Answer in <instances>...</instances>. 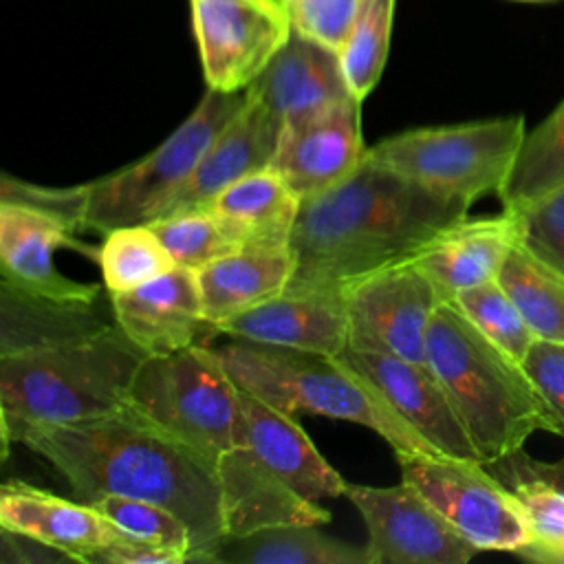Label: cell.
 I'll use <instances>...</instances> for the list:
<instances>
[{"instance_id":"obj_26","label":"cell","mask_w":564,"mask_h":564,"mask_svg":"<svg viewBox=\"0 0 564 564\" xmlns=\"http://www.w3.org/2000/svg\"><path fill=\"white\" fill-rule=\"evenodd\" d=\"M95 302L51 300L24 293L0 280V357L93 337L112 324Z\"/></svg>"},{"instance_id":"obj_6","label":"cell","mask_w":564,"mask_h":564,"mask_svg":"<svg viewBox=\"0 0 564 564\" xmlns=\"http://www.w3.org/2000/svg\"><path fill=\"white\" fill-rule=\"evenodd\" d=\"M128 408L214 467L242 438V390L212 346L145 357Z\"/></svg>"},{"instance_id":"obj_9","label":"cell","mask_w":564,"mask_h":564,"mask_svg":"<svg viewBox=\"0 0 564 564\" xmlns=\"http://www.w3.org/2000/svg\"><path fill=\"white\" fill-rule=\"evenodd\" d=\"M401 480L478 551L520 553L531 542L529 524L507 487L476 460L430 452H394Z\"/></svg>"},{"instance_id":"obj_11","label":"cell","mask_w":564,"mask_h":564,"mask_svg":"<svg viewBox=\"0 0 564 564\" xmlns=\"http://www.w3.org/2000/svg\"><path fill=\"white\" fill-rule=\"evenodd\" d=\"M368 531L372 564H465L478 549L469 544L416 487L346 485Z\"/></svg>"},{"instance_id":"obj_5","label":"cell","mask_w":564,"mask_h":564,"mask_svg":"<svg viewBox=\"0 0 564 564\" xmlns=\"http://www.w3.org/2000/svg\"><path fill=\"white\" fill-rule=\"evenodd\" d=\"M240 390L286 414H322L377 432L394 452L438 454L335 355L229 337L212 346Z\"/></svg>"},{"instance_id":"obj_20","label":"cell","mask_w":564,"mask_h":564,"mask_svg":"<svg viewBox=\"0 0 564 564\" xmlns=\"http://www.w3.org/2000/svg\"><path fill=\"white\" fill-rule=\"evenodd\" d=\"M518 240L520 223L511 212L465 216L441 229L414 253L412 262L432 280L441 302H452L456 293L496 280Z\"/></svg>"},{"instance_id":"obj_14","label":"cell","mask_w":564,"mask_h":564,"mask_svg":"<svg viewBox=\"0 0 564 564\" xmlns=\"http://www.w3.org/2000/svg\"><path fill=\"white\" fill-rule=\"evenodd\" d=\"M359 106L348 97L282 128L271 165L300 200L341 183L364 161Z\"/></svg>"},{"instance_id":"obj_27","label":"cell","mask_w":564,"mask_h":564,"mask_svg":"<svg viewBox=\"0 0 564 564\" xmlns=\"http://www.w3.org/2000/svg\"><path fill=\"white\" fill-rule=\"evenodd\" d=\"M205 209L223 218L245 247L289 245L300 198L273 165L256 170L223 189Z\"/></svg>"},{"instance_id":"obj_40","label":"cell","mask_w":564,"mask_h":564,"mask_svg":"<svg viewBox=\"0 0 564 564\" xmlns=\"http://www.w3.org/2000/svg\"><path fill=\"white\" fill-rule=\"evenodd\" d=\"M93 564H187V555L126 535L99 551Z\"/></svg>"},{"instance_id":"obj_35","label":"cell","mask_w":564,"mask_h":564,"mask_svg":"<svg viewBox=\"0 0 564 564\" xmlns=\"http://www.w3.org/2000/svg\"><path fill=\"white\" fill-rule=\"evenodd\" d=\"M88 505L101 511L110 522H115L128 535L156 546L185 553L189 564V553H192L189 527L170 509L156 502H148L130 496H117V494L99 496Z\"/></svg>"},{"instance_id":"obj_32","label":"cell","mask_w":564,"mask_h":564,"mask_svg":"<svg viewBox=\"0 0 564 564\" xmlns=\"http://www.w3.org/2000/svg\"><path fill=\"white\" fill-rule=\"evenodd\" d=\"M176 267L198 271L214 260L245 249V240L212 209L181 212L148 223Z\"/></svg>"},{"instance_id":"obj_28","label":"cell","mask_w":564,"mask_h":564,"mask_svg":"<svg viewBox=\"0 0 564 564\" xmlns=\"http://www.w3.org/2000/svg\"><path fill=\"white\" fill-rule=\"evenodd\" d=\"M319 524H280L225 535L214 564H372L366 546L335 540Z\"/></svg>"},{"instance_id":"obj_22","label":"cell","mask_w":564,"mask_h":564,"mask_svg":"<svg viewBox=\"0 0 564 564\" xmlns=\"http://www.w3.org/2000/svg\"><path fill=\"white\" fill-rule=\"evenodd\" d=\"M0 527L42 540L84 564L128 535L93 505L53 496L18 478L0 487Z\"/></svg>"},{"instance_id":"obj_2","label":"cell","mask_w":564,"mask_h":564,"mask_svg":"<svg viewBox=\"0 0 564 564\" xmlns=\"http://www.w3.org/2000/svg\"><path fill=\"white\" fill-rule=\"evenodd\" d=\"M18 441L46 458L82 502L117 494L170 509L189 527V564H214L225 538L216 467L128 405L101 419L29 427Z\"/></svg>"},{"instance_id":"obj_19","label":"cell","mask_w":564,"mask_h":564,"mask_svg":"<svg viewBox=\"0 0 564 564\" xmlns=\"http://www.w3.org/2000/svg\"><path fill=\"white\" fill-rule=\"evenodd\" d=\"M278 141V123L267 112L264 104L247 88V99L242 108L218 132L189 178L165 205L159 218L181 212L205 209L231 183L271 165Z\"/></svg>"},{"instance_id":"obj_29","label":"cell","mask_w":564,"mask_h":564,"mask_svg":"<svg viewBox=\"0 0 564 564\" xmlns=\"http://www.w3.org/2000/svg\"><path fill=\"white\" fill-rule=\"evenodd\" d=\"M538 339L564 344V273L531 253L520 240L498 278Z\"/></svg>"},{"instance_id":"obj_3","label":"cell","mask_w":564,"mask_h":564,"mask_svg":"<svg viewBox=\"0 0 564 564\" xmlns=\"http://www.w3.org/2000/svg\"><path fill=\"white\" fill-rule=\"evenodd\" d=\"M145 352L112 324L77 341L0 357L4 456L29 427L70 425L115 414Z\"/></svg>"},{"instance_id":"obj_31","label":"cell","mask_w":564,"mask_h":564,"mask_svg":"<svg viewBox=\"0 0 564 564\" xmlns=\"http://www.w3.org/2000/svg\"><path fill=\"white\" fill-rule=\"evenodd\" d=\"M97 262L108 293L141 286L176 267L148 223L106 231V238L97 249Z\"/></svg>"},{"instance_id":"obj_23","label":"cell","mask_w":564,"mask_h":564,"mask_svg":"<svg viewBox=\"0 0 564 564\" xmlns=\"http://www.w3.org/2000/svg\"><path fill=\"white\" fill-rule=\"evenodd\" d=\"M242 445L295 494L319 502L346 491V480L319 454L295 421L267 401L242 390Z\"/></svg>"},{"instance_id":"obj_16","label":"cell","mask_w":564,"mask_h":564,"mask_svg":"<svg viewBox=\"0 0 564 564\" xmlns=\"http://www.w3.org/2000/svg\"><path fill=\"white\" fill-rule=\"evenodd\" d=\"M108 297L115 324L145 357L176 352L198 344L196 337L203 328L212 330L203 317L196 271L183 267L141 286L108 293Z\"/></svg>"},{"instance_id":"obj_30","label":"cell","mask_w":564,"mask_h":564,"mask_svg":"<svg viewBox=\"0 0 564 564\" xmlns=\"http://www.w3.org/2000/svg\"><path fill=\"white\" fill-rule=\"evenodd\" d=\"M564 187V99L524 134L511 172L498 192L502 209L518 214Z\"/></svg>"},{"instance_id":"obj_15","label":"cell","mask_w":564,"mask_h":564,"mask_svg":"<svg viewBox=\"0 0 564 564\" xmlns=\"http://www.w3.org/2000/svg\"><path fill=\"white\" fill-rule=\"evenodd\" d=\"M59 247H84L66 220L20 203H0V280L40 297L95 302L97 284L57 271L53 253Z\"/></svg>"},{"instance_id":"obj_37","label":"cell","mask_w":564,"mask_h":564,"mask_svg":"<svg viewBox=\"0 0 564 564\" xmlns=\"http://www.w3.org/2000/svg\"><path fill=\"white\" fill-rule=\"evenodd\" d=\"M520 242L564 273V187L516 214Z\"/></svg>"},{"instance_id":"obj_10","label":"cell","mask_w":564,"mask_h":564,"mask_svg":"<svg viewBox=\"0 0 564 564\" xmlns=\"http://www.w3.org/2000/svg\"><path fill=\"white\" fill-rule=\"evenodd\" d=\"M207 88L247 90L284 46L291 20L280 0H189Z\"/></svg>"},{"instance_id":"obj_21","label":"cell","mask_w":564,"mask_h":564,"mask_svg":"<svg viewBox=\"0 0 564 564\" xmlns=\"http://www.w3.org/2000/svg\"><path fill=\"white\" fill-rule=\"evenodd\" d=\"M225 535H247L280 524H326L330 511L273 476L247 445H236L216 463Z\"/></svg>"},{"instance_id":"obj_39","label":"cell","mask_w":564,"mask_h":564,"mask_svg":"<svg viewBox=\"0 0 564 564\" xmlns=\"http://www.w3.org/2000/svg\"><path fill=\"white\" fill-rule=\"evenodd\" d=\"M522 368L555 419L557 434L564 436V344L535 339Z\"/></svg>"},{"instance_id":"obj_1","label":"cell","mask_w":564,"mask_h":564,"mask_svg":"<svg viewBox=\"0 0 564 564\" xmlns=\"http://www.w3.org/2000/svg\"><path fill=\"white\" fill-rule=\"evenodd\" d=\"M469 205L441 196L364 156L330 189L300 200L289 238L293 275L284 293H344L364 278L412 260Z\"/></svg>"},{"instance_id":"obj_38","label":"cell","mask_w":564,"mask_h":564,"mask_svg":"<svg viewBox=\"0 0 564 564\" xmlns=\"http://www.w3.org/2000/svg\"><path fill=\"white\" fill-rule=\"evenodd\" d=\"M0 203H20L66 220L75 231H82V216L86 207V187H44L2 174Z\"/></svg>"},{"instance_id":"obj_42","label":"cell","mask_w":564,"mask_h":564,"mask_svg":"<svg viewBox=\"0 0 564 564\" xmlns=\"http://www.w3.org/2000/svg\"><path fill=\"white\" fill-rule=\"evenodd\" d=\"M516 2H551V0H516Z\"/></svg>"},{"instance_id":"obj_4","label":"cell","mask_w":564,"mask_h":564,"mask_svg":"<svg viewBox=\"0 0 564 564\" xmlns=\"http://www.w3.org/2000/svg\"><path fill=\"white\" fill-rule=\"evenodd\" d=\"M425 357L482 465L522 449L535 432L557 434L555 419L522 364L491 344L454 302L436 306Z\"/></svg>"},{"instance_id":"obj_25","label":"cell","mask_w":564,"mask_h":564,"mask_svg":"<svg viewBox=\"0 0 564 564\" xmlns=\"http://www.w3.org/2000/svg\"><path fill=\"white\" fill-rule=\"evenodd\" d=\"M485 467L507 487L529 524L531 542L518 555L564 564V458L542 463L518 449Z\"/></svg>"},{"instance_id":"obj_13","label":"cell","mask_w":564,"mask_h":564,"mask_svg":"<svg viewBox=\"0 0 564 564\" xmlns=\"http://www.w3.org/2000/svg\"><path fill=\"white\" fill-rule=\"evenodd\" d=\"M335 357L364 379L388 408L419 432L438 454L480 463L460 416L427 364H416L390 350L355 344H346Z\"/></svg>"},{"instance_id":"obj_8","label":"cell","mask_w":564,"mask_h":564,"mask_svg":"<svg viewBox=\"0 0 564 564\" xmlns=\"http://www.w3.org/2000/svg\"><path fill=\"white\" fill-rule=\"evenodd\" d=\"M247 90L207 88L192 115L150 154L119 172L84 183L82 229L110 231L123 225L152 223L189 178L218 132L242 108Z\"/></svg>"},{"instance_id":"obj_34","label":"cell","mask_w":564,"mask_h":564,"mask_svg":"<svg viewBox=\"0 0 564 564\" xmlns=\"http://www.w3.org/2000/svg\"><path fill=\"white\" fill-rule=\"evenodd\" d=\"M452 302L491 344L518 364L538 339L498 280L465 289Z\"/></svg>"},{"instance_id":"obj_17","label":"cell","mask_w":564,"mask_h":564,"mask_svg":"<svg viewBox=\"0 0 564 564\" xmlns=\"http://www.w3.org/2000/svg\"><path fill=\"white\" fill-rule=\"evenodd\" d=\"M249 90L264 104L280 132L286 123L355 97L339 53L295 29Z\"/></svg>"},{"instance_id":"obj_18","label":"cell","mask_w":564,"mask_h":564,"mask_svg":"<svg viewBox=\"0 0 564 564\" xmlns=\"http://www.w3.org/2000/svg\"><path fill=\"white\" fill-rule=\"evenodd\" d=\"M214 335L337 355L348 344L344 293H280L220 324Z\"/></svg>"},{"instance_id":"obj_36","label":"cell","mask_w":564,"mask_h":564,"mask_svg":"<svg viewBox=\"0 0 564 564\" xmlns=\"http://www.w3.org/2000/svg\"><path fill=\"white\" fill-rule=\"evenodd\" d=\"M291 26L339 53L368 0H280Z\"/></svg>"},{"instance_id":"obj_41","label":"cell","mask_w":564,"mask_h":564,"mask_svg":"<svg viewBox=\"0 0 564 564\" xmlns=\"http://www.w3.org/2000/svg\"><path fill=\"white\" fill-rule=\"evenodd\" d=\"M4 562H75L68 553L31 535L0 527Z\"/></svg>"},{"instance_id":"obj_7","label":"cell","mask_w":564,"mask_h":564,"mask_svg":"<svg viewBox=\"0 0 564 564\" xmlns=\"http://www.w3.org/2000/svg\"><path fill=\"white\" fill-rule=\"evenodd\" d=\"M524 134V117L513 115L405 130L381 139L366 154L375 163L471 207L478 198L502 189Z\"/></svg>"},{"instance_id":"obj_24","label":"cell","mask_w":564,"mask_h":564,"mask_svg":"<svg viewBox=\"0 0 564 564\" xmlns=\"http://www.w3.org/2000/svg\"><path fill=\"white\" fill-rule=\"evenodd\" d=\"M293 275V253L282 247H245L196 271L203 317L216 324L284 293ZM214 333V330H212Z\"/></svg>"},{"instance_id":"obj_12","label":"cell","mask_w":564,"mask_h":564,"mask_svg":"<svg viewBox=\"0 0 564 564\" xmlns=\"http://www.w3.org/2000/svg\"><path fill=\"white\" fill-rule=\"evenodd\" d=\"M348 306V344L390 350L427 364L425 339L441 304L432 280L412 262L386 267L344 291Z\"/></svg>"},{"instance_id":"obj_33","label":"cell","mask_w":564,"mask_h":564,"mask_svg":"<svg viewBox=\"0 0 564 564\" xmlns=\"http://www.w3.org/2000/svg\"><path fill=\"white\" fill-rule=\"evenodd\" d=\"M392 18L394 0H368L339 48L348 88L359 101L372 93L383 73L390 51Z\"/></svg>"}]
</instances>
